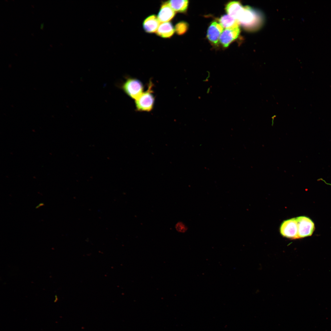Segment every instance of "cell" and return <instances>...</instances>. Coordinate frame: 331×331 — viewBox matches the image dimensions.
I'll return each mask as SVG.
<instances>
[{
    "label": "cell",
    "mask_w": 331,
    "mask_h": 331,
    "mask_svg": "<svg viewBox=\"0 0 331 331\" xmlns=\"http://www.w3.org/2000/svg\"><path fill=\"white\" fill-rule=\"evenodd\" d=\"M188 25L187 22L184 21L179 22L175 25L174 29L176 33L178 35L184 34L187 30Z\"/></svg>",
    "instance_id": "5bb4252c"
},
{
    "label": "cell",
    "mask_w": 331,
    "mask_h": 331,
    "mask_svg": "<svg viewBox=\"0 0 331 331\" xmlns=\"http://www.w3.org/2000/svg\"><path fill=\"white\" fill-rule=\"evenodd\" d=\"M280 232L283 236L289 238H299L298 226L296 218L283 221L280 227Z\"/></svg>",
    "instance_id": "5b68a950"
},
{
    "label": "cell",
    "mask_w": 331,
    "mask_h": 331,
    "mask_svg": "<svg viewBox=\"0 0 331 331\" xmlns=\"http://www.w3.org/2000/svg\"><path fill=\"white\" fill-rule=\"evenodd\" d=\"M220 23L226 29L239 27L238 21L229 15L222 16L219 19Z\"/></svg>",
    "instance_id": "4fadbf2b"
},
{
    "label": "cell",
    "mask_w": 331,
    "mask_h": 331,
    "mask_svg": "<svg viewBox=\"0 0 331 331\" xmlns=\"http://www.w3.org/2000/svg\"><path fill=\"white\" fill-rule=\"evenodd\" d=\"M153 86V83L150 81L146 90L135 100V107L138 111L150 112L152 110L155 101L152 90Z\"/></svg>",
    "instance_id": "7a4b0ae2"
},
{
    "label": "cell",
    "mask_w": 331,
    "mask_h": 331,
    "mask_svg": "<svg viewBox=\"0 0 331 331\" xmlns=\"http://www.w3.org/2000/svg\"><path fill=\"white\" fill-rule=\"evenodd\" d=\"M175 29L170 22L161 23L156 32V34L163 38H169L173 35Z\"/></svg>",
    "instance_id": "30bf717a"
},
{
    "label": "cell",
    "mask_w": 331,
    "mask_h": 331,
    "mask_svg": "<svg viewBox=\"0 0 331 331\" xmlns=\"http://www.w3.org/2000/svg\"><path fill=\"white\" fill-rule=\"evenodd\" d=\"M175 14V12L166 2L162 3L157 17L160 22H165L172 19Z\"/></svg>",
    "instance_id": "ba28073f"
},
{
    "label": "cell",
    "mask_w": 331,
    "mask_h": 331,
    "mask_svg": "<svg viewBox=\"0 0 331 331\" xmlns=\"http://www.w3.org/2000/svg\"><path fill=\"white\" fill-rule=\"evenodd\" d=\"M298 226L299 238H302L311 235L315 227L314 223L309 218L305 216H300L296 218Z\"/></svg>",
    "instance_id": "277c9868"
},
{
    "label": "cell",
    "mask_w": 331,
    "mask_h": 331,
    "mask_svg": "<svg viewBox=\"0 0 331 331\" xmlns=\"http://www.w3.org/2000/svg\"><path fill=\"white\" fill-rule=\"evenodd\" d=\"M223 30V28L220 23L216 22H212L207 30L208 39L213 44L217 45Z\"/></svg>",
    "instance_id": "52a82bcc"
},
{
    "label": "cell",
    "mask_w": 331,
    "mask_h": 331,
    "mask_svg": "<svg viewBox=\"0 0 331 331\" xmlns=\"http://www.w3.org/2000/svg\"><path fill=\"white\" fill-rule=\"evenodd\" d=\"M43 26H44L43 23H42L41 24L40 26V28L41 29H43Z\"/></svg>",
    "instance_id": "2e32d148"
},
{
    "label": "cell",
    "mask_w": 331,
    "mask_h": 331,
    "mask_svg": "<svg viewBox=\"0 0 331 331\" xmlns=\"http://www.w3.org/2000/svg\"><path fill=\"white\" fill-rule=\"evenodd\" d=\"M177 226L179 227L178 230L181 232H184L187 230L186 227L182 223H179V226Z\"/></svg>",
    "instance_id": "9a60e30c"
},
{
    "label": "cell",
    "mask_w": 331,
    "mask_h": 331,
    "mask_svg": "<svg viewBox=\"0 0 331 331\" xmlns=\"http://www.w3.org/2000/svg\"><path fill=\"white\" fill-rule=\"evenodd\" d=\"M157 16L152 14L146 17L143 23V28L145 32L151 33L156 32L160 25Z\"/></svg>",
    "instance_id": "9c48e42d"
},
{
    "label": "cell",
    "mask_w": 331,
    "mask_h": 331,
    "mask_svg": "<svg viewBox=\"0 0 331 331\" xmlns=\"http://www.w3.org/2000/svg\"><path fill=\"white\" fill-rule=\"evenodd\" d=\"M243 7L238 1H232L226 6L225 9L228 15L237 20L238 17Z\"/></svg>",
    "instance_id": "8fae6325"
},
{
    "label": "cell",
    "mask_w": 331,
    "mask_h": 331,
    "mask_svg": "<svg viewBox=\"0 0 331 331\" xmlns=\"http://www.w3.org/2000/svg\"><path fill=\"white\" fill-rule=\"evenodd\" d=\"M257 13L248 6L243 7L237 20L239 25L247 30H253L260 25L261 20Z\"/></svg>",
    "instance_id": "6da1fadb"
},
{
    "label": "cell",
    "mask_w": 331,
    "mask_h": 331,
    "mask_svg": "<svg viewBox=\"0 0 331 331\" xmlns=\"http://www.w3.org/2000/svg\"><path fill=\"white\" fill-rule=\"evenodd\" d=\"M121 88L127 96L135 100L143 92L144 86L138 79L129 78L123 83Z\"/></svg>",
    "instance_id": "3957f363"
},
{
    "label": "cell",
    "mask_w": 331,
    "mask_h": 331,
    "mask_svg": "<svg viewBox=\"0 0 331 331\" xmlns=\"http://www.w3.org/2000/svg\"><path fill=\"white\" fill-rule=\"evenodd\" d=\"M167 2L173 10L177 12H185L188 5V1L187 0H171Z\"/></svg>",
    "instance_id": "7c38bea8"
},
{
    "label": "cell",
    "mask_w": 331,
    "mask_h": 331,
    "mask_svg": "<svg viewBox=\"0 0 331 331\" xmlns=\"http://www.w3.org/2000/svg\"><path fill=\"white\" fill-rule=\"evenodd\" d=\"M240 32L238 27L225 29L221 33L219 41L224 47H227L230 43L236 39Z\"/></svg>",
    "instance_id": "8992f818"
}]
</instances>
